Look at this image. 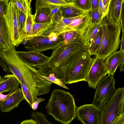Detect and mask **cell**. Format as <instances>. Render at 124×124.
Segmentation results:
<instances>
[{"label": "cell", "instance_id": "26", "mask_svg": "<svg viewBox=\"0 0 124 124\" xmlns=\"http://www.w3.org/2000/svg\"><path fill=\"white\" fill-rule=\"evenodd\" d=\"M26 16L25 29V37L23 41L26 42L28 41L32 37V26L33 15H32V13H28Z\"/></svg>", "mask_w": 124, "mask_h": 124}, {"label": "cell", "instance_id": "19", "mask_svg": "<svg viewBox=\"0 0 124 124\" xmlns=\"http://www.w3.org/2000/svg\"><path fill=\"white\" fill-rule=\"evenodd\" d=\"M60 9L63 18H70L85 16L89 13L69 5L60 6Z\"/></svg>", "mask_w": 124, "mask_h": 124}, {"label": "cell", "instance_id": "16", "mask_svg": "<svg viewBox=\"0 0 124 124\" xmlns=\"http://www.w3.org/2000/svg\"><path fill=\"white\" fill-rule=\"evenodd\" d=\"M20 85L19 81L14 75H5L0 81V93L9 92Z\"/></svg>", "mask_w": 124, "mask_h": 124}, {"label": "cell", "instance_id": "43", "mask_svg": "<svg viewBox=\"0 0 124 124\" xmlns=\"http://www.w3.org/2000/svg\"><path fill=\"white\" fill-rule=\"evenodd\" d=\"M7 46L5 42L0 38V47L2 49Z\"/></svg>", "mask_w": 124, "mask_h": 124}, {"label": "cell", "instance_id": "30", "mask_svg": "<svg viewBox=\"0 0 124 124\" xmlns=\"http://www.w3.org/2000/svg\"><path fill=\"white\" fill-rule=\"evenodd\" d=\"M101 36V28L96 34L91 46L88 49V53L90 56L94 55V53L100 45Z\"/></svg>", "mask_w": 124, "mask_h": 124}, {"label": "cell", "instance_id": "13", "mask_svg": "<svg viewBox=\"0 0 124 124\" xmlns=\"http://www.w3.org/2000/svg\"><path fill=\"white\" fill-rule=\"evenodd\" d=\"M90 23V19L89 14L85 16L75 17L60 34L63 32L74 31L78 32L82 36Z\"/></svg>", "mask_w": 124, "mask_h": 124}, {"label": "cell", "instance_id": "28", "mask_svg": "<svg viewBox=\"0 0 124 124\" xmlns=\"http://www.w3.org/2000/svg\"><path fill=\"white\" fill-rule=\"evenodd\" d=\"M49 5L60 6L69 5L66 0H37L35 3L36 9Z\"/></svg>", "mask_w": 124, "mask_h": 124}, {"label": "cell", "instance_id": "40", "mask_svg": "<svg viewBox=\"0 0 124 124\" xmlns=\"http://www.w3.org/2000/svg\"><path fill=\"white\" fill-rule=\"evenodd\" d=\"M45 100V99L43 98L37 97L35 101L32 104L31 107L33 110H35L37 109L39 104Z\"/></svg>", "mask_w": 124, "mask_h": 124}, {"label": "cell", "instance_id": "11", "mask_svg": "<svg viewBox=\"0 0 124 124\" xmlns=\"http://www.w3.org/2000/svg\"><path fill=\"white\" fill-rule=\"evenodd\" d=\"M16 54L24 63L32 67H35L47 61L49 57L41 53L31 50L28 52L16 51Z\"/></svg>", "mask_w": 124, "mask_h": 124}, {"label": "cell", "instance_id": "18", "mask_svg": "<svg viewBox=\"0 0 124 124\" xmlns=\"http://www.w3.org/2000/svg\"><path fill=\"white\" fill-rule=\"evenodd\" d=\"M36 10L35 13L33 15V22L41 23L52 22L49 8L41 7L36 9Z\"/></svg>", "mask_w": 124, "mask_h": 124}, {"label": "cell", "instance_id": "37", "mask_svg": "<svg viewBox=\"0 0 124 124\" xmlns=\"http://www.w3.org/2000/svg\"><path fill=\"white\" fill-rule=\"evenodd\" d=\"M2 49L0 47V66L2 68L4 71L8 74L11 72L6 66L4 60L3 58L2 54Z\"/></svg>", "mask_w": 124, "mask_h": 124}, {"label": "cell", "instance_id": "38", "mask_svg": "<svg viewBox=\"0 0 124 124\" xmlns=\"http://www.w3.org/2000/svg\"><path fill=\"white\" fill-rule=\"evenodd\" d=\"M120 21L122 29V38H124V3L122 5L120 15Z\"/></svg>", "mask_w": 124, "mask_h": 124}, {"label": "cell", "instance_id": "27", "mask_svg": "<svg viewBox=\"0 0 124 124\" xmlns=\"http://www.w3.org/2000/svg\"><path fill=\"white\" fill-rule=\"evenodd\" d=\"M18 8L26 15L28 13L31 12V0H11Z\"/></svg>", "mask_w": 124, "mask_h": 124}, {"label": "cell", "instance_id": "25", "mask_svg": "<svg viewBox=\"0 0 124 124\" xmlns=\"http://www.w3.org/2000/svg\"><path fill=\"white\" fill-rule=\"evenodd\" d=\"M46 7H48L50 9L51 16L52 22L53 23L56 24L58 23L63 18L60 9V6L49 5L44 6L40 8Z\"/></svg>", "mask_w": 124, "mask_h": 124}, {"label": "cell", "instance_id": "35", "mask_svg": "<svg viewBox=\"0 0 124 124\" xmlns=\"http://www.w3.org/2000/svg\"><path fill=\"white\" fill-rule=\"evenodd\" d=\"M108 8L104 6L102 0H100L98 8L100 12L103 17L107 14Z\"/></svg>", "mask_w": 124, "mask_h": 124}, {"label": "cell", "instance_id": "14", "mask_svg": "<svg viewBox=\"0 0 124 124\" xmlns=\"http://www.w3.org/2000/svg\"><path fill=\"white\" fill-rule=\"evenodd\" d=\"M124 63V51H116L109 55L106 59V66L108 74L114 75L119 66Z\"/></svg>", "mask_w": 124, "mask_h": 124}, {"label": "cell", "instance_id": "21", "mask_svg": "<svg viewBox=\"0 0 124 124\" xmlns=\"http://www.w3.org/2000/svg\"><path fill=\"white\" fill-rule=\"evenodd\" d=\"M17 17L18 32L20 39L22 42L25 37V29L26 16L24 13L17 8Z\"/></svg>", "mask_w": 124, "mask_h": 124}, {"label": "cell", "instance_id": "20", "mask_svg": "<svg viewBox=\"0 0 124 124\" xmlns=\"http://www.w3.org/2000/svg\"><path fill=\"white\" fill-rule=\"evenodd\" d=\"M75 17L70 18H63L58 23L54 24L40 35H46L51 32H56L59 35L63 30L69 25Z\"/></svg>", "mask_w": 124, "mask_h": 124}, {"label": "cell", "instance_id": "29", "mask_svg": "<svg viewBox=\"0 0 124 124\" xmlns=\"http://www.w3.org/2000/svg\"><path fill=\"white\" fill-rule=\"evenodd\" d=\"M59 35L62 39V44L66 45L70 43L77 37L81 35L75 31H69L63 32Z\"/></svg>", "mask_w": 124, "mask_h": 124}, {"label": "cell", "instance_id": "10", "mask_svg": "<svg viewBox=\"0 0 124 124\" xmlns=\"http://www.w3.org/2000/svg\"><path fill=\"white\" fill-rule=\"evenodd\" d=\"M101 110L91 104L77 107L76 116L83 124H100Z\"/></svg>", "mask_w": 124, "mask_h": 124}, {"label": "cell", "instance_id": "8", "mask_svg": "<svg viewBox=\"0 0 124 124\" xmlns=\"http://www.w3.org/2000/svg\"><path fill=\"white\" fill-rule=\"evenodd\" d=\"M17 8L10 0L7 13L4 16L10 36L11 44L18 46L21 43L18 27Z\"/></svg>", "mask_w": 124, "mask_h": 124}, {"label": "cell", "instance_id": "7", "mask_svg": "<svg viewBox=\"0 0 124 124\" xmlns=\"http://www.w3.org/2000/svg\"><path fill=\"white\" fill-rule=\"evenodd\" d=\"M63 43L62 38L56 32L41 34L31 38L25 47L27 50L39 52L54 49Z\"/></svg>", "mask_w": 124, "mask_h": 124}, {"label": "cell", "instance_id": "31", "mask_svg": "<svg viewBox=\"0 0 124 124\" xmlns=\"http://www.w3.org/2000/svg\"><path fill=\"white\" fill-rule=\"evenodd\" d=\"M20 84L25 99L31 107L32 104L35 101L37 97L32 94L26 86L20 83Z\"/></svg>", "mask_w": 124, "mask_h": 124}, {"label": "cell", "instance_id": "17", "mask_svg": "<svg viewBox=\"0 0 124 124\" xmlns=\"http://www.w3.org/2000/svg\"><path fill=\"white\" fill-rule=\"evenodd\" d=\"M124 0H111L107 14L115 21H120L122 6Z\"/></svg>", "mask_w": 124, "mask_h": 124}, {"label": "cell", "instance_id": "4", "mask_svg": "<svg viewBox=\"0 0 124 124\" xmlns=\"http://www.w3.org/2000/svg\"><path fill=\"white\" fill-rule=\"evenodd\" d=\"M94 60L88 52L81 54L62 70V79L65 84L86 81Z\"/></svg>", "mask_w": 124, "mask_h": 124}, {"label": "cell", "instance_id": "15", "mask_svg": "<svg viewBox=\"0 0 124 124\" xmlns=\"http://www.w3.org/2000/svg\"><path fill=\"white\" fill-rule=\"evenodd\" d=\"M101 26V21L98 23L90 24L81 36L82 42L84 47H87L88 49Z\"/></svg>", "mask_w": 124, "mask_h": 124}, {"label": "cell", "instance_id": "24", "mask_svg": "<svg viewBox=\"0 0 124 124\" xmlns=\"http://www.w3.org/2000/svg\"><path fill=\"white\" fill-rule=\"evenodd\" d=\"M54 24L52 22L41 23H36L33 21L32 38L40 35Z\"/></svg>", "mask_w": 124, "mask_h": 124}, {"label": "cell", "instance_id": "23", "mask_svg": "<svg viewBox=\"0 0 124 124\" xmlns=\"http://www.w3.org/2000/svg\"><path fill=\"white\" fill-rule=\"evenodd\" d=\"M68 5L89 13L91 10V0H66Z\"/></svg>", "mask_w": 124, "mask_h": 124}, {"label": "cell", "instance_id": "2", "mask_svg": "<svg viewBox=\"0 0 124 124\" xmlns=\"http://www.w3.org/2000/svg\"><path fill=\"white\" fill-rule=\"evenodd\" d=\"M74 98L69 92L57 89L52 91L46 104L47 113L62 124H69L76 116Z\"/></svg>", "mask_w": 124, "mask_h": 124}, {"label": "cell", "instance_id": "34", "mask_svg": "<svg viewBox=\"0 0 124 124\" xmlns=\"http://www.w3.org/2000/svg\"><path fill=\"white\" fill-rule=\"evenodd\" d=\"M9 0H0V16H4L7 13Z\"/></svg>", "mask_w": 124, "mask_h": 124}, {"label": "cell", "instance_id": "22", "mask_svg": "<svg viewBox=\"0 0 124 124\" xmlns=\"http://www.w3.org/2000/svg\"><path fill=\"white\" fill-rule=\"evenodd\" d=\"M0 38L7 46L11 44L10 36L4 16H0Z\"/></svg>", "mask_w": 124, "mask_h": 124}, {"label": "cell", "instance_id": "44", "mask_svg": "<svg viewBox=\"0 0 124 124\" xmlns=\"http://www.w3.org/2000/svg\"><path fill=\"white\" fill-rule=\"evenodd\" d=\"M119 67V69L121 72L124 71V63L120 65Z\"/></svg>", "mask_w": 124, "mask_h": 124}, {"label": "cell", "instance_id": "41", "mask_svg": "<svg viewBox=\"0 0 124 124\" xmlns=\"http://www.w3.org/2000/svg\"><path fill=\"white\" fill-rule=\"evenodd\" d=\"M99 0H91V11H92L98 8Z\"/></svg>", "mask_w": 124, "mask_h": 124}, {"label": "cell", "instance_id": "32", "mask_svg": "<svg viewBox=\"0 0 124 124\" xmlns=\"http://www.w3.org/2000/svg\"><path fill=\"white\" fill-rule=\"evenodd\" d=\"M89 14L91 23H99L103 18L99 10L98 7L96 9L90 11Z\"/></svg>", "mask_w": 124, "mask_h": 124}, {"label": "cell", "instance_id": "6", "mask_svg": "<svg viewBox=\"0 0 124 124\" xmlns=\"http://www.w3.org/2000/svg\"><path fill=\"white\" fill-rule=\"evenodd\" d=\"M114 75L105 76L99 82L96 88L92 104L101 110L114 95L116 89Z\"/></svg>", "mask_w": 124, "mask_h": 124}, {"label": "cell", "instance_id": "12", "mask_svg": "<svg viewBox=\"0 0 124 124\" xmlns=\"http://www.w3.org/2000/svg\"><path fill=\"white\" fill-rule=\"evenodd\" d=\"M25 100L22 89L19 88L1 102L0 104L1 110L2 112H10L15 108L18 107L20 102Z\"/></svg>", "mask_w": 124, "mask_h": 124}, {"label": "cell", "instance_id": "45", "mask_svg": "<svg viewBox=\"0 0 124 124\" xmlns=\"http://www.w3.org/2000/svg\"><path fill=\"white\" fill-rule=\"evenodd\" d=\"M1 78H2V77H1V76H0V80H1Z\"/></svg>", "mask_w": 124, "mask_h": 124}, {"label": "cell", "instance_id": "42", "mask_svg": "<svg viewBox=\"0 0 124 124\" xmlns=\"http://www.w3.org/2000/svg\"><path fill=\"white\" fill-rule=\"evenodd\" d=\"M20 124H38L37 122L32 119L26 120L22 121Z\"/></svg>", "mask_w": 124, "mask_h": 124}, {"label": "cell", "instance_id": "36", "mask_svg": "<svg viewBox=\"0 0 124 124\" xmlns=\"http://www.w3.org/2000/svg\"><path fill=\"white\" fill-rule=\"evenodd\" d=\"M19 88V86L15 87L13 88L7 94H4L2 93H0V104L2 101L5 100L13 93L16 91Z\"/></svg>", "mask_w": 124, "mask_h": 124}, {"label": "cell", "instance_id": "39", "mask_svg": "<svg viewBox=\"0 0 124 124\" xmlns=\"http://www.w3.org/2000/svg\"><path fill=\"white\" fill-rule=\"evenodd\" d=\"M112 124H124V113L121 114L117 116Z\"/></svg>", "mask_w": 124, "mask_h": 124}, {"label": "cell", "instance_id": "9", "mask_svg": "<svg viewBox=\"0 0 124 124\" xmlns=\"http://www.w3.org/2000/svg\"><path fill=\"white\" fill-rule=\"evenodd\" d=\"M106 58L96 57L88 72L86 81L89 87L95 89L99 82L108 74Z\"/></svg>", "mask_w": 124, "mask_h": 124}, {"label": "cell", "instance_id": "33", "mask_svg": "<svg viewBox=\"0 0 124 124\" xmlns=\"http://www.w3.org/2000/svg\"><path fill=\"white\" fill-rule=\"evenodd\" d=\"M41 76L44 79L52 83H55L66 89H69L65 85L62 79H58L54 76L46 77L41 75Z\"/></svg>", "mask_w": 124, "mask_h": 124}, {"label": "cell", "instance_id": "1", "mask_svg": "<svg viewBox=\"0 0 124 124\" xmlns=\"http://www.w3.org/2000/svg\"><path fill=\"white\" fill-rule=\"evenodd\" d=\"M84 47L81 36L79 35L69 44L64 45L62 43L53 49L47 61L35 67L42 76L47 77L54 74L56 78L62 79V70L67 65L74 54Z\"/></svg>", "mask_w": 124, "mask_h": 124}, {"label": "cell", "instance_id": "5", "mask_svg": "<svg viewBox=\"0 0 124 124\" xmlns=\"http://www.w3.org/2000/svg\"><path fill=\"white\" fill-rule=\"evenodd\" d=\"M123 113L124 87H119L101 110L100 124H112L117 116Z\"/></svg>", "mask_w": 124, "mask_h": 124}, {"label": "cell", "instance_id": "3", "mask_svg": "<svg viewBox=\"0 0 124 124\" xmlns=\"http://www.w3.org/2000/svg\"><path fill=\"white\" fill-rule=\"evenodd\" d=\"M120 21L116 22L107 14L101 21V42L94 55L96 57L106 58L119 49L121 40Z\"/></svg>", "mask_w": 124, "mask_h": 124}]
</instances>
